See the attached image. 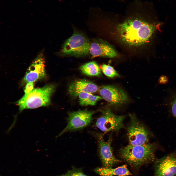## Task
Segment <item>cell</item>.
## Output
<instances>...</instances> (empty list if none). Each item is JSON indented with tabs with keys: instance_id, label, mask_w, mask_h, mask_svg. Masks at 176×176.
<instances>
[{
	"instance_id": "20",
	"label": "cell",
	"mask_w": 176,
	"mask_h": 176,
	"mask_svg": "<svg viewBox=\"0 0 176 176\" xmlns=\"http://www.w3.org/2000/svg\"><path fill=\"white\" fill-rule=\"evenodd\" d=\"M34 89L33 82H30L27 83L24 90V94H27L29 93Z\"/></svg>"
},
{
	"instance_id": "16",
	"label": "cell",
	"mask_w": 176,
	"mask_h": 176,
	"mask_svg": "<svg viewBox=\"0 0 176 176\" xmlns=\"http://www.w3.org/2000/svg\"><path fill=\"white\" fill-rule=\"evenodd\" d=\"M78 96L79 104L82 106L94 105L97 101L103 99L101 96L94 95L87 92H81Z\"/></svg>"
},
{
	"instance_id": "6",
	"label": "cell",
	"mask_w": 176,
	"mask_h": 176,
	"mask_svg": "<svg viewBox=\"0 0 176 176\" xmlns=\"http://www.w3.org/2000/svg\"><path fill=\"white\" fill-rule=\"evenodd\" d=\"M95 113L94 111L87 109L69 113L66 126L57 137L67 132L80 129L88 126L92 122V116Z\"/></svg>"
},
{
	"instance_id": "19",
	"label": "cell",
	"mask_w": 176,
	"mask_h": 176,
	"mask_svg": "<svg viewBox=\"0 0 176 176\" xmlns=\"http://www.w3.org/2000/svg\"><path fill=\"white\" fill-rule=\"evenodd\" d=\"M58 176H88L83 173L80 169L73 168L64 174Z\"/></svg>"
},
{
	"instance_id": "15",
	"label": "cell",
	"mask_w": 176,
	"mask_h": 176,
	"mask_svg": "<svg viewBox=\"0 0 176 176\" xmlns=\"http://www.w3.org/2000/svg\"><path fill=\"white\" fill-rule=\"evenodd\" d=\"M80 69L83 73L88 76H99L101 74L100 68L94 61L88 62L82 65Z\"/></svg>"
},
{
	"instance_id": "1",
	"label": "cell",
	"mask_w": 176,
	"mask_h": 176,
	"mask_svg": "<svg viewBox=\"0 0 176 176\" xmlns=\"http://www.w3.org/2000/svg\"><path fill=\"white\" fill-rule=\"evenodd\" d=\"M159 24L151 23L139 17L130 18L119 24L117 31L121 40L129 46H138L149 41Z\"/></svg>"
},
{
	"instance_id": "12",
	"label": "cell",
	"mask_w": 176,
	"mask_h": 176,
	"mask_svg": "<svg viewBox=\"0 0 176 176\" xmlns=\"http://www.w3.org/2000/svg\"><path fill=\"white\" fill-rule=\"evenodd\" d=\"M89 54L91 58L97 57L112 58L117 55L116 51L111 45L103 41L96 40L90 43Z\"/></svg>"
},
{
	"instance_id": "8",
	"label": "cell",
	"mask_w": 176,
	"mask_h": 176,
	"mask_svg": "<svg viewBox=\"0 0 176 176\" xmlns=\"http://www.w3.org/2000/svg\"><path fill=\"white\" fill-rule=\"evenodd\" d=\"M98 141V151L100 159L104 167L111 168L120 162V161L116 158L113 152L111 146L112 139L111 136L107 141L103 138V134L96 133L95 135Z\"/></svg>"
},
{
	"instance_id": "17",
	"label": "cell",
	"mask_w": 176,
	"mask_h": 176,
	"mask_svg": "<svg viewBox=\"0 0 176 176\" xmlns=\"http://www.w3.org/2000/svg\"><path fill=\"white\" fill-rule=\"evenodd\" d=\"M164 104L169 108L172 115L176 117V90L169 91Z\"/></svg>"
},
{
	"instance_id": "13",
	"label": "cell",
	"mask_w": 176,
	"mask_h": 176,
	"mask_svg": "<svg viewBox=\"0 0 176 176\" xmlns=\"http://www.w3.org/2000/svg\"><path fill=\"white\" fill-rule=\"evenodd\" d=\"M98 89L97 86L93 82L85 79L76 80L71 83L68 87L70 95L74 97L78 96L82 92L94 93Z\"/></svg>"
},
{
	"instance_id": "7",
	"label": "cell",
	"mask_w": 176,
	"mask_h": 176,
	"mask_svg": "<svg viewBox=\"0 0 176 176\" xmlns=\"http://www.w3.org/2000/svg\"><path fill=\"white\" fill-rule=\"evenodd\" d=\"M130 121L127 128L129 144L142 145L148 143V136L144 127L134 115L129 114Z\"/></svg>"
},
{
	"instance_id": "9",
	"label": "cell",
	"mask_w": 176,
	"mask_h": 176,
	"mask_svg": "<svg viewBox=\"0 0 176 176\" xmlns=\"http://www.w3.org/2000/svg\"><path fill=\"white\" fill-rule=\"evenodd\" d=\"M99 92L103 98L110 105L118 107L127 103L128 97L124 91L116 87L106 85L100 88Z\"/></svg>"
},
{
	"instance_id": "4",
	"label": "cell",
	"mask_w": 176,
	"mask_h": 176,
	"mask_svg": "<svg viewBox=\"0 0 176 176\" xmlns=\"http://www.w3.org/2000/svg\"><path fill=\"white\" fill-rule=\"evenodd\" d=\"M90 43L83 34L75 32L65 42L61 53L63 54L81 57L89 53Z\"/></svg>"
},
{
	"instance_id": "18",
	"label": "cell",
	"mask_w": 176,
	"mask_h": 176,
	"mask_svg": "<svg viewBox=\"0 0 176 176\" xmlns=\"http://www.w3.org/2000/svg\"><path fill=\"white\" fill-rule=\"evenodd\" d=\"M102 72L107 76L110 78L119 76V74L111 66L103 64L101 66Z\"/></svg>"
},
{
	"instance_id": "10",
	"label": "cell",
	"mask_w": 176,
	"mask_h": 176,
	"mask_svg": "<svg viewBox=\"0 0 176 176\" xmlns=\"http://www.w3.org/2000/svg\"><path fill=\"white\" fill-rule=\"evenodd\" d=\"M154 176H176V153L155 160Z\"/></svg>"
},
{
	"instance_id": "21",
	"label": "cell",
	"mask_w": 176,
	"mask_h": 176,
	"mask_svg": "<svg viewBox=\"0 0 176 176\" xmlns=\"http://www.w3.org/2000/svg\"><path fill=\"white\" fill-rule=\"evenodd\" d=\"M158 81L159 84H165L168 82V78L165 75H162L159 77Z\"/></svg>"
},
{
	"instance_id": "5",
	"label": "cell",
	"mask_w": 176,
	"mask_h": 176,
	"mask_svg": "<svg viewBox=\"0 0 176 176\" xmlns=\"http://www.w3.org/2000/svg\"><path fill=\"white\" fill-rule=\"evenodd\" d=\"M100 111L101 116L97 119L96 126L101 131L105 133L110 131L118 132L124 128L125 116L116 115L109 108Z\"/></svg>"
},
{
	"instance_id": "3",
	"label": "cell",
	"mask_w": 176,
	"mask_h": 176,
	"mask_svg": "<svg viewBox=\"0 0 176 176\" xmlns=\"http://www.w3.org/2000/svg\"><path fill=\"white\" fill-rule=\"evenodd\" d=\"M55 88L54 85L49 84L41 88H34L29 93L24 94L16 103L20 112L25 109L49 106L51 103V96Z\"/></svg>"
},
{
	"instance_id": "14",
	"label": "cell",
	"mask_w": 176,
	"mask_h": 176,
	"mask_svg": "<svg viewBox=\"0 0 176 176\" xmlns=\"http://www.w3.org/2000/svg\"><path fill=\"white\" fill-rule=\"evenodd\" d=\"M94 170L100 176H125L132 175L125 165L115 168L97 167Z\"/></svg>"
},
{
	"instance_id": "2",
	"label": "cell",
	"mask_w": 176,
	"mask_h": 176,
	"mask_svg": "<svg viewBox=\"0 0 176 176\" xmlns=\"http://www.w3.org/2000/svg\"><path fill=\"white\" fill-rule=\"evenodd\" d=\"M155 144L147 143L142 145L129 144L120 149L121 157L131 166L138 167L154 162Z\"/></svg>"
},
{
	"instance_id": "11",
	"label": "cell",
	"mask_w": 176,
	"mask_h": 176,
	"mask_svg": "<svg viewBox=\"0 0 176 176\" xmlns=\"http://www.w3.org/2000/svg\"><path fill=\"white\" fill-rule=\"evenodd\" d=\"M44 63L42 56L37 57L27 69L23 78V83L34 82L44 77L46 75Z\"/></svg>"
}]
</instances>
